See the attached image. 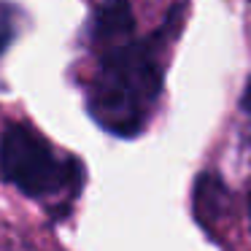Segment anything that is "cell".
Segmentation results:
<instances>
[{
  "label": "cell",
  "instance_id": "cell-3",
  "mask_svg": "<svg viewBox=\"0 0 251 251\" xmlns=\"http://www.w3.org/2000/svg\"><path fill=\"white\" fill-rule=\"evenodd\" d=\"M135 33V14H132L130 0H103L92 22V35L105 49L132 41Z\"/></svg>",
  "mask_w": 251,
  "mask_h": 251
},
{
  "label": "cell",
  "instance_id": "cell-5",
  "mask_svg": "<svg viewBox=\"0 0 251 251\" xmlns=\"http://www.w3.org/2000/svg\"><path fill=\"white\" fill-rule=\"evenodd\" d=\"M249 219H251V195H249Z\"/></svg>",
  "mask_w": 251,
  "mask_h": 251
},
{
  "label": "cell",
  "instance_id": "cell-1",
  "mask_svg": "<svg viewBox=\"0 0 251 251\" xmlns=\"http://www.w3.org/2000/svg\"><path fill=\"white\" fill-rule=\"evenodd\" d=\"M162 92L159 35L111 46L89 84V114L103 130L132 138L143 130Z\"/></svg>",
  "mask_w": 251,
  "mask_h": 251
},
{
  "label": "cell",
  "instance_id": "cell-2",
  "mask_svg": "<svg viewBox=\"0 0 251 251\" xmlns=\"http://www.w3.org/2000/svg\"><path fill=\"white\" fill-rule=\"evenodd\" d=\"M76 165L60 162L51 146L27 125H6L0 135V173L30 197L57 192L73 176Z\"/></svg>",
  "mask_w": 251,
  "mask_h": 251
},
{
  "label": "cell",
  "instance_id": "cell-4",
  "mask_svg": "<svg viewBox=\"0 0 251 251\" xmlns=\"http://www.w3.org/2000/svg\"><path fill=\"white\" fill-rule=\"evenodd\" d=\"M240 108H243L246 114H251V76H249V81H246L243 95H240Z\"/></svg>",
  "mask_w": 251,
  "mask_h": 251
}]
</instances>
